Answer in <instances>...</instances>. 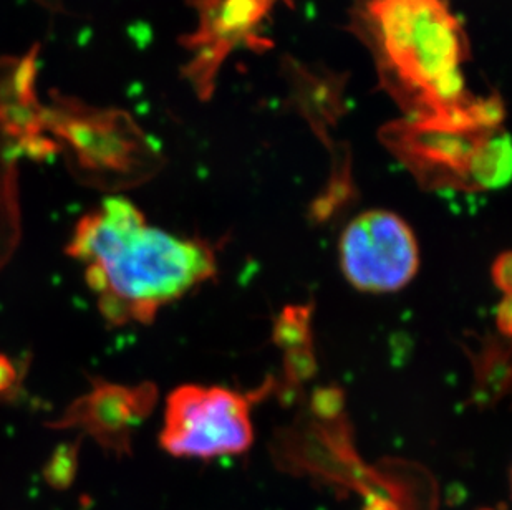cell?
I'll return each mask as SVG.
<instances>
[{"mask_svg":"<svg viewBox=\"0 0 512 510\" xmlns=\"http://www.w3.org/2000/svg\"><path fill=\"white\" fill-rule=\"evenodd\" d=\"M67 254L87 265L88 287L112 325L153 322L163 305L216 274L208 244L148 226L143 212L120 196L78 221Z\"/></svg>","mask_w":512,"mask_h":510,"instance_id":"cell-1","label":"cell"},{"mask_svg":"<svg viewBox=\"0 0 512 510\" xmlns=\"http://www.w3.org/2000/svg\"><path fill=\"white\" fill-rule=\"evenodd\" d=\"M353 30L408 115L466 97L461 65L468 47L448 0H355Z\"/></svg>","mask_w":512,"mask_h":510,"instance_id":"cell-2","label":"cell"},{"mask_svg":"<svg viewBox=\"0 0 512 510\" xmlns=\"http://www.w3.org/2000/svg\"><path fill=\"white\" fill-rule=\"evenodd\" d=\"M499 98H461L383 128L382 140L421 183L433 188L496 189L511 159Z\"/></svg>","mask_w":512,"mask_h":510,"instance_id":"cell-3","label":"cell"},{"mask_svg":"<svg viewBox=\"0 0 512 510\" xmlns=\"http://www.w3.org/2000/svg\"><path fill=\"white\" fill-rule=\"evenodd\" d=\"M42 126L58 153L67 151L78 173L92 181L130 186L150 178L160 166L155 145L123 111L60 97L42 105Z\"/></svg>","mask_w":512,"mask_h":510,"instance_id":"cell-4","label":"cell"},{"mask_svg":"<svg viewBox=\"0 0 512 510\" xmlns=\"http://www.w3.org/2000/svg\"><path fill=\"white\" fill-rule=\"evenodd\" d=\"M254 441L246 396L221 386L183 385L168 396L161 448L174 458L246 453Z\"/></svg>","mask_w":512,"mask_h":510,"instance_id":"cell-5","label":"cell"},{"mask_svg":"<svg viewBox=\"0 0 512 510\" xmlns=\"http://www.w3.org/2000/svg\"><path fill=\"white\" fill-rule=\"evenodd\" d=\"M340 265L355 289L370 294L397 292L410 284L420 269L415 232L395 212H363L343 231Z\"/></svg>","mask_w":512,"mask_h":510,"instance_id":"cell-6","label":"cell"},{"mask_svg":"<svg viewBox=\"0 0 512 510\" xmlns=\"http://www.w3.org/2000/svg\"><path fill=\"white\" fill-rule=\"evenodd\" d=\"M279 2L287 0H194L199 24L193 35L183 39L191 52L184 73L201 97H209L216 73L232 50L271 44L261 32Z\"/></svg>","mask_w":512,"mask_h":510,"instance_id":"cell-7","label":"cell"},{"mask_svg":"<svg viewBox=\"0 0 512 510\" xmlns=\"http://www.w3.org/2000/svg\"><path fill=\"white\" fill-rule=\"evenodd\" d=\"M156 403V388L150 383L123 386L97 378L92 390L73 401L55 429H82L100 446L116 454L128 453L131 431L148 418Z\"/></svg>","mask_w":512,"mask_h":510,"instance_id":"cell-8","label":"cell"},{"mask_svg":"<svg viewBox=\"0 0 512 510\" xmlns=\"http://www.w3.org/2000/svg\"><path fill=\"white\" fill-rule=\"evenodd\" d=\"M78 449L80 443L60 444L52 454L45 476L47 481L55 487H67L75 477L77 471Z\"/></svg>","mask_w":512,"mask_h":510,"instance_id":"cell-9","label":"cell"},{"mask_svg":"<svg viewBox=\"0 0 512 510\" xmlns=\"http://www.w3.org/2000/svg\"><path fill=\"white\" fill-rule=\"evenodd\" d=\"M19 381V371L15 368L14 361L7 355L0 353V395H7L14 390Z\"/></svg>","mask_w":512,"mask_h":510,"instance_id":"cell-10","label":"cell"},{"mask_svg":"<svg viewBox=\"0 0 512 510\" xmlns=\"http://www.w3.org/2000/svg\"><path fill=\"white\" fill-rule=\"evenodd\" d=\"M494 284L498 285L499 289L504 290L506 295H509L511 290V255L509 252L501 255L493 267Z\"/></svg>","mask_w":512,"mask_h":510,"instance_id":"cell-11","label":"cell"},{"mask_svg":"<svg viewBox=\"0 0 512 510\" xmlns=\"http://www.w3.org/2000/svg\"><path fill=\"white\" fill-rule=\"evenodd\" d=\"M499 330L504 335L511 333V305H509V295L504 297L503 304L499 305Z\"/></svg>","mask_w":512,"mask_h":510,"instance_id":"cell-12","label":"cell"}]
</instances>
